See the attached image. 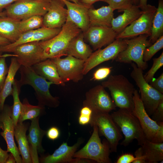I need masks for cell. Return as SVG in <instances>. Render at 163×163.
<instances>
[{"instance_id":"cell-1","label":"cell","mask_w":163,"mask_h":163,"mask_svg":"<svg viewBox=\"0 0 163 163\" xmlns=\"http://www.w3.org/2000/svg\"><path fill=\"white\" fill-rule=\"evenodd\" d=\"M19 70L20 78L19 80L16 79L15 80L20 92L22 86L29 85L35 91L38 105L51 108L59 106L60 104L59 97L53 96L49 90L50 86L54 84L53 83L47 81L45 78L37 74L31 67L21 66Z\"/></svg>"},{"instance_id":"cell-22","label":"cell","mask_w":163,"mask_h":163,"mask_svg":"<svg viewBox=\"0 0 163 163\" xmlns=\"http://www.w3.org/2000/svg\"><path fill=\"white\" fill-rule=\"evenodd\" d=\"M79 138L72 146L68 145L67 142H63L51 155L41 157L40 161L43 163H70L77 150L83 143Z\"/></svg>"},{"instance_id":"cell-20","label":"cell","mask_w":163,"mask_h":163,"mask_svg":"<svg viewBox=\"0 0 163 163\" xmlns=\"http://www.w3.org/2000/svg\"><path fill=\"white\" fill-rule=\"evenodd\" d=\"M40 117L31 120L27 137L30 148V152L32 163H39L38 154H42L45 151L42 145L43 138L46 131L40 127Z\"/></svg>"},{"instance_id":"cell-50","label":"cell","mask_w":163,"mask_h":163,"mask_svg":"<svg viewBox=\"0 0 163 163\" xmlns=\"http://www.w3.org/2000/svg\"><path fill=\"white\" fill-rule=\"evenodd\" d=\"M92 113V110L89 107L86 106H83L80 110V114L91 116Z\"/></svg>"},{"instance_id":"cell-30","label":"cell","mask_w":163,"mask_h":163,"mask_svg":"<svg viewBox=\"0 0 163 163\" xmlns=\"http://www.w3.org/2000/svg\"><path fill=\"white\" fill-rule=\"evenodd\" d=\"M146 163H163V143H155L146 139L141 146Z\"/></svg>"},{"instance_id":"cell-21","label":"cell","mask_w":163,"mask_h":163,"mask_svg":"<svg viewBox=\"0 0 163 163\" xmlns=\"http://www.w3.org/2000/svg\"><path fill=\"white\" fill-rule=\"evenodd\" d=\"M61 0L67 7V20L71 21L82 32L86 31L90 26L88 14L89 8L66 0Z\"/></svg>"},{"instance_id":"cell-56","label":"cell","mask_w":163,"mask_h":163,"mask_svg":"<svg viewBox=\"0 0 163 163\" xmlns=\"http://www.w3.org/2000/svg\"><path fill=\"white\" fill-rule=\"evenodd\" d=\"M6 16V15L5 11H2L0 12V17L4 16Z\"/></svg>"},{"instance_id":"cell-51","label":"cell","mask_w":163,"mask_h":163,"mask_svg":"<svg viewBox=\"0 0 163 163\" xmlns=\"http://www.w3.org/2000/svg\"><path fill=\"white\" fill-rule=\"evenodd\" d=\"M16 163L15 158L13 154L10 153L8 154V158L6 160L5 163Z\"/></svg>"},{"instance_id":"cell-48","label":"cell","mask_w":163,"mask_h":163,"mask_svg":"<svg viewBox=\"0 0 163 163\" xmlns=\"http://www.w3.org/2000/svg\"><path fill=\"white\" fill-rule=\"evenodd\" d=\"M91 160L79 158H73L70 163H95Z\"/></svg>"},{"instance_id":"cell-46","label":"cell","mask_w":163,"mask_h":163,"mask_svg":"<svg viewBox=\"0 0 163 163\" xmlns=\"http://www.w3.org/2000/svg\"><path fill=\"white\" fill-rule=\"evenodd\" d=\"M77 1L78 3L90 8L95 2L99 1L105 2V0H77Z\"/></svg>"},{"instance_id":"cell-53","label":"cell","mask_w":163,"mask_h":163,"mask_svg":"<svg viewBox=\"0 0 163 163\" xmlns=\"http://www.w3.org/2000/svg\"><path fill=\"white\" fill-rule=\"evenodd\" d=\"M10 43V42L7 39L0 37V46L6 45Z\"/></svg>"},{"instance_id":"cell-15","label":"cell","mask_w":163,"mask_h":163,"mask_svg":"<svg viewBox=\"0 0 163 163\" xmlns=\"http://www.w3.org/2000/svg\"><path fill=\"white\" fill-rule=\"evenodd\" d=\"M82 32L85 41L94 51L111 43L118 34L111 27L99 26H90Z\"/></svg>"},{"instance_id":"cell-44","label":"cell","mask_w":163,"mask_h":163,"mask_svg":"<svg viewBox=\"0 0 163 163\" xmlns=\"http://www.w3.org/2000/svg\"><path fill=\"white\" fill-rule=\"evenodd\" d=\"M134 154L136 159L132 163H146L143 158L141 146L136 151Z\"/></svg>"},{"instance_id":"cell-2","label":"cell","mask_w":163,"mask_h":163,"mask_svg":"<svg viewBox=\"0 0 163 163\" xmlns=\"http://www.w3.org/2000/svg\"><path fill=\"white\" fill-rule=\"evenodd\" d=\"M82 32L71 21L66 20L56 35L49 40L39 42L43 60L66 56L70 41Z\"/></svg>"},{"instance_id":"cell-5","label":"cell","mask_w":163,"mask_h":163,"mask_svg":"<svg viewBox=\"0 0 163 163\" xmlns=\"http://www.w3.org/2000/svg\"><path fill=\"white\" fill-rule=\"evenodd\" d=\"M149 36L141 34L130 38L124 39L127 44L125 49L118 55L115 61L127 64L135 63L137 67L143 70L148 67L147 62L143 60L145 48L152 44L149 40Z\"/></svg>"},{"instance_id":"cell-19","label":"cell","mask_w":163,"mask_h":163,"mask_svg":"<svg viewBox=\"0 0 163 163\" xmlns=\"http://www.w3.org/2000/svg\"><path fill=\"white\" fill-rule=\"evenodd\" d=\"M65 4L61 0H52L46 13L43 16V27L51 28H61L67 18Z\"/></svg>"},{"instance_id":"cell-45","label":"cell","mask_w":163,"mask_h":163,"mask_svg":"<svg viewBox=\"0 0 163 163\" xmlns=\"http://www.w3.org/2000/svg\"><path fill=\"white\" fill-rule=\"evenodd\" d=\"M3 128L2 123L0 121V129ZM8 154L7 151L3 150L0 147V163H5Z\"/></svg>"},{"instance_id":"cell-24","label":"cell","mask_w":163,"mask_h":163,"mask_svg":"<svg viewBox=\"0 0 163 163\" xmlns=\"http://www.w3.org/2000/svg\"><path fill=\"white\" fill-rule=\"evenodd\" d=\"M123 11L122 14L113 18L111 22V28L118 34L137 19L142 13L138 5H134Z\"/></svg>"},{"instance_id":"cell-41","label":"cell","mask_w":163,"mask_h":163,"mask_svg":"<svg viewBox=\"0 0 163 163\" xmlns=\"http://www.w3.org/2000/svg\"><path fill=\"white\" fill-rule=\"evenodd\" d=\"M150 85L163 94V73L157 78H154L149 82Z\"/></svg>"},{"instance_id":"cell-27","label":"cell","mask_w":163,"mask_h":163,"mask_svg":"<svg viewBox=\"0 0 163 163\" xmlns=\"http://www.w3.org/2000/svg\"><path fill=\"white\" fill-rule=\"evenodd\" d=\"M27 123L18 122L14 127V136L18 145V149L23 163H32L30 152L29 145L26 133Z\"/></svg>"},{"instance_id":"cell-26","label":"cell","mask_w":163,"mask_h":163,"mask_svg":"<svg viewBox=\"0 0 163 163\" xmlns=\"http://www.w3.org/2000/svg\"><path fill=\"white\" fill-rule=\"evenodd\" d=\"M114 10L110 6H103L95 9L90 8L88 14L90 26H99L111 27L112 21L114 18Z\"/></svg>"},{"instance_id":"cell-12","label":"cell","mask_w":163,"mask_h":163,"mask_svg":"<svg viewBox=\"0 0 163 163\" xmlns=\"http://www.w3.org/2000/svg\"><path fill=\"white\" fill-rule=\"evenodd\" d=\"M157 8L155 6L147 4L142 10V14L136 20L118 34L117 39L130 38L141 34L151 35L153 19Z\"/></svg>"},{"instance_id":"cell-31","label":"cell","mask_w":163,"mask_h":163,"mask_svg":"<svg viewBox=\"0 0 163 163\" xmlns=\"http://www.w3.org/2000/svg\"><path fill=\"white\" fill-rule=\"evenodd\" d=\"M163 0H158V6L154 15L149 40L152 44L163 35Z\"/></svg>"},{"instance_id":"cell-49","label":"cell","mask_w":163,"mask_h":163,"mask_svg":"<svg viewBox=\"0 0 163 163\" xmlns=\"http://www.w3.org/2000/svg\"><path fill=\"white\" fill-rule=\"evenodd\" d=\"M18 0H0V12L2 11L3 8Z\"/></svg>"},{"instance_id":"cell-16","label":"cell","mask_w":163,"mask_h":163,"mask_svg":"<svg viewBox=\"0 0 163 163\" xmlns=\"http://www.w3.org/2000/svg\"><path fill=\"white\" fill-rule=\"evenodd\" d=\"M11 115V106L4 105L0 113V121L3 125V131L0 134L6 142L7 152L13 154L16 163H22V158L14 140V126Z\"/></svg>"},{"instance_id":"cell-9","label":"cell","mask_w":163,"mask_h":163,"mask_svg":"<svg viewBox=\"0 0 163 163\" xmlns=\"http://www.w3.org/2000/svg\"><path fill=\"white\" fill-rule=\"evenodd\" d=\"M134 107L132 113L138 119L146 139L154 142L158 137L163 136V122H156L146 112L138 91L133 94Z\"/></svg>"},{"instance_id":"cell-17","label":"cell","mask_w":163,"mask_h":163,"mask_svg":"<svg viewBox=\"0 0 163 163\" xmlns=\"http://www.w3.org/2000/svg\"><path fill=\"white\" fill-rule=\"evenodd\" d=\"M61 28H51L42 27L21 34L15 42L0 46V52H12L17 46L26 43L46 40L53 37L60 31Z\"/></svg>"},{"instance_id":"cell-58","label":"cell","mask_w":163,"mask_h":163,"mask_svg":"<svg viewBox=\"0 0 163 163\" xmlns=\"http://www.w3.org/2000/svg\"><path fill=\"white\" fill-rule=\"evenodd\" d=\"M2 53L0 52V58L2 57L3 56V55H2Z\"/></svg>"},{"instance_id":"cell-38","label":"cell","mask_w":163,"mask_h":163,"mask_svg":"<svg viewBox=\"0 0 163 163\" xmlns=\"http://www.w3.org/2000/svg\"><path fill=\"white\" fill-rule=\"evenodd\" d=\"M13 54H5L0 58V92L2 90L7 75L8 68L6 63L5 58L7 57H15Z\"/></svg>"},{"instance_id":"cell-55","label":"cell","mask_w":163,"mask_h":163,"mask_svg":"<svg viewBox=\"0 0 163 163\" xmlns=\"http://www.w3.org/2000/svg\"><path fill=\"white\" fill-rule=\"evenodd\" d=\"M133 4L135 5H138L139 0H133Z\"/></svg>"},{"instance_id":"cell-4","label":"cell","mask_w":163,"mask_h":163,"mask_svg":"<svg viewBox=\"0 0 163 163\" xmlns=\"http://www.w3.org/2000/svg\"><path fill=\"white\" fill-rule=\"evenodd\" d=\"M111 115L124 135L121 145L126 146L134 139L137 140L138 145H142L146 139L138 119L132 112L119 108Z\"/></svg>"},{"instance_id":"cell-7","label":"cell","mask_w":163,"mask_h":163,"mask_svg":"<svg viewBox=\"0 0 163 163\" xmlns=\"http://www.w3.org/2000/svg\"><path fill=\"white\" fill-rule=\"evenodd\" d=\"M131 65L132 68L131 77L139 89L140 98L146 112L149 116H151L159 103L163 100V94L145 80L142 69L134 62Z\"/></svg>"},{"instance_id":"cell-10","label":"cell","mask_w":163,"mask_h":163,"mask_svg":"<svg viewBox=\"0 0 163 163\" xmlns=\"http://www.w3.org/2000/svg\"><path fill=\"white\" fill-rule=\"evenodd\" d=\"M50 3L34 0H19L6 7L7 16L18 20L35 15L43 16L47 12Z\"/></svg>"},{"instance_id":"cell-28","label":"cell","mask_w":163,"mask_h":163,"mask_svg":"<svg viewBox=\"0 0 163 163\" xmlns=\"http://www.w3.org/2000/svg\"><path fill=\"white\" fill-rule=\"evenodd\" d=\"M20 21L7 16L0 17V37L7 39L11 43L16 41L21 34Z\"/></svg>"},{"instance_id":"cell-54","label":"cell","mask_w":163,"mask_h":163,"mask_svg":"<svg viewBox=\"0 0 163 163\" xmlns=\"http://www.w3.org/2000/svg\"><path fill=\"white\" fill-rule=\"evenodd\" d=\"M34 0L39 1L43 2L50 3L51 2V1L52 0Z\"/></svg>"},{"instance_id":"cell-47","label":"cell","mask_w":163,"mask_h":163,"mask_svg":"<svg viewBox=\"0 0 163 163\" xmlns=\"http://www.w3.org/2000/svg\"><path fill=\"white\" fill-rule=\"evenodd\" d=\"M91 116L79 115L78 118L79 123L82 125H85L90 123Z\"/></svg>"},{"instance_id":"cell-39","label":"cell","mask_w":163,"mask_h":163,"mask_svg":"<svg viewBox=\"0 0 163 163\" xmlns=\"http://www.w3.org/2000/svg\"><path fill=\"white\" fill-rule=\"evenodd\" d=\"M112 67H104L97 69L94 73L91 80L100 81L106 78L110 74Z\"/></svg>"},{"instance_id":"cell-36","label":"cell","mask_w":163,"mask_h":163,"mask_svg":"<svg viewBox=\"0 0 163 163\" xmlns=\"http://www.w3.org/2000/svg\"><path fill=\"white\" fill-rule=\"evenodd\" d=\"M153 63L152 67L144 75L145 80L149 83L154 78L156 72L163 66V52L158 57L153 58Z\"/></svg>"},{"instance_id":"cell-3","label":"cell","mask_w":163,"mask_h":163,"mask_svg":"<svg viewBox=\"0 0 163 163\" xmlns=\"http://www.w3.org/2000/svg\"><path fill=\"white\" fill-rule=\"evenodd\" d=\"M101 85L110 91L111 98L116 107L132 112L134 105V85L124 75H111Z\"/></svg>"},{"instance_id":"cell-25","label":"cell","mask_w":163,"mask_h":163,"mask_svg":"<svg viewBox=\"0 0 163 163\" xmlns=\"http://www.w3.org/2000/svg\"><path fill=\"white\" fill-rule=\"evenodd\" d=\"M92 53L90 45L85 41L82 32L70 41L66 51V56L70 55L85 61Z\"/></svg>"},{"instance_id":"cell-11","label":"cell","mask_w":163,"mask_h":163,"mask_svg":"<svg viewBox=\"0 0 163 163\" xmlns=\"http://www.w3.org/2000/svg\"><path fill=\"white\" fill-rule=\"evenodd\" d=\"M126 46L125 39H117L104 48L95 50L85 61L83 74L86 75L93 69L103 62L115 60Z\"/></svg>"},{"instance_id":"cell-13","label":"cell","mask_w":163,"mask_h":163,"mask_svg":"<svg viewBox=\"0 0 163 163\" xmlns=\"http://www.w3.org/2000/svg\"><path fill=\"white\" fill-rule=\"evenodd\" d=\"M101 85L87 91L83 102V106L89 107L93 112L109 113L117 107L108 92Z\"/></svg>"},{"instance_id":"cell-8","label":"cell","mask_w":163,"mask_h":163,"mask_svg":"<svg viewBox=\"0 0 163 163\" xmlns=\"http://www.w3.org/2000/svg\"><path fill=\"white\" fill-rule=\"evenodd\" d=\"M90 124L97 126L99 135L104 136L111 152H116L119 141L123 139L121 132L109 113L93 112Z\"/></svg>"},{"instance_id":"cell-14","label":"cell","mask_w":163,"mask_h":163,"mask_svg":"<svg viewBox=\"0 0 163 163\" xmlns=\"http://www.w3.org/2000/svg\"><path fill=\"white\" fill-rule=\"evenodd\" d=\"M52 59L56 66L60 78L64 83L71 81L78 82L83 79L84 60L70 55L63 58L58 57Z\"/></svg>"},{"instance_id":"cell-32","label":"cell","mask_w":163,"mask_h":163,"mask_svg":"<svg viewBox=\"0 0 163 163\" xmlns=\"http://www.w3.org/2000/svg\"><path fill=\"white\" fill-rule=\"evenodd\" d=\"M18 123H23L27 120H32L40 117L44 113L45 107L30 104L27 98L24 99Z\"/></svg>"},{"instance_id":"cell-43","label":"cell","mask_w":163,"mask_h":163,"mask_svg":"<svg viewBox=\"0 0 163 163\" xmlns=\"http://www.w3.org/2000/svg\"><path fill=\"white\" fill-rule=\"evenodd\" d=\"M136 159V158L133 155L125 153L120 156L116 162V163H131Z\"/></svg>"},{"instance_id":"cell-59","label":"cell","mask_w":163,"mask_h":163,"mask_svg":"<svg viewBox=\"0 0 163 163\" xmlns=\"http://www.w3.org/2000/svg\"><path fill=\"white\" fill-rule=\"evenodd\" d=\"M1 111L0 110V113Z\"/></svg>"},{"instance_id":"cell-29","label":"cell","mask_w":163,"mask_h":163,"mask_svg":"<svg viewBox=\"0 0 163 163\" xmlns=\"http://www.w3.org/2000/svg\"><path fill=\"white\" fill-rule=\"evenodd\" d=\"M21 65L17 61L15 57H12L10 65L6 77L3 88L0 92V110L2 111L4 105V103L7 97L11 95L12 86L14 81V77Z\"/></svg>"},{"instance_id":"cell-33","label":"cell","mask_w":163,"mask_h":163,"mask_svg":"<svg viewBox=\"0 0 163 163\" xmlns=\"http://www.w3.org/2000/svg\"><path fill=\"white\" fill-rule=\"evenodd\" d=\"M43 16L35 15L20 21L19 29L22 33L35 30L43 27Z\"/></svg>"},{"instance_id":"cell-40","label":"cell","mask_w":163,"mask_h":163,"mask_svg":"<svg viewBox=\"0 0 163 163\" xmlns=\"http://www.w3.org/2000/svg\"><path fill=\"white\" fill-rule=\"evenodd\" d=\"M151 116V118L156 122H163V100L159 103Z\"/></svg>"},{"instance_id":"cell-37","label":"cell","mask_w":163,"mask_h":163,"mask_svg":"<svg viewBox=\"0 0 163 163\" xmlns=\"http://www.w3.org/2000/svg\"><path fill=\"white\" fill-rule=\"evenodd\" d=\"M105 2L114 10H118L120 12L134 5L133 0H105Z\"/></svg>"},{"instance_id":"cell-57","label":"cell","mask_w":163,"mask_h":163,"mask_svg":"<svg viewBox=\"0 0 163 163\" xmlns=\"http://www.w3.org/2000/svg\"><path fill=\"white\" fill-rule=\"evenodd\" d=\"M68 1H71L73 3H78L77 0H66Z\"/></svg>"},{"instance_id":"cell-6","label":"cell","mask_w":163,"mask_h":163,"mask_svg":"<svg viewBox=\"0 0 163 163\" xmlns=\"http://www.w3.org/2000/svg\"><path fill=\"white\" fill-rule=\"evenodd\" d=\"M93 127V132L87 143L76 152L73 157L89 159L98 163L112 162L109 157L111 151L109 142L105 139L102 142L97 127L94 126Z\"/></svg>"},{"instance_id":"cell-52","label":"cell","mask_w":163,"mask_h":163,"mask_svg":"<svg viewBox=\"0 0 163 163\" xmlns=\"http://www.w3.org/2000/svg\"><path fill=\"white\" fill-rule=\"evenodd\" d=\"M148 0H139L138 6L141 10H144L146 7Z\"/></svg>"},{"instance_id":"cell-35","label":"cell","mask_w":163,"mask_h":163,"mask_svg":"<svg viewBox=\"0 0 163 163\" xmlns=\"http://www.w3.org/2000/svg\"><path fill=\"white\" fill-rule=\"evenodd\" d=\"M163 47V35L160 37L154 43L145 49L143 60L146 62L149 61L152 57Z\"/></svg>"},{"instance_id":"cell-23","label":"cell","mask_w":163,"mask_h":163,"mask_svg":"<svg viewBox=\"0 0 163 163\" xmlns=\"http://www.w3.org/2000/svg\"><path fill=\"white\" fill-rule=\"evenodd\" d=\"M31 67L37 74L54 84L65 85V83L60 78L56 66L52 59H46Z\"/></svg>"},{"instance_id":"cell-42","label":"cell","mask_w":163,"mask_h":163,"mask_svg":"<svg viewBox=\"0 0 163 163\" xmlns=\"http://www.w3.org/2000/svg\"><path fill=\"white\" fill-rule=\"evenodd\" d=\"M60 131L58 128L53 126L46 131V135L50 140H54L58 139L60 135Z\"/></svg>"},{"instance_id":"cell-34","label":"cell","mask_w":163,"mask_h":163,"mask_svg":"<svg viewBox=\"0 0 163 163\" xmlns=\"http://www.w3.org/2000/svg\"><path fill=\"white\" fill-rule=\"evenodd\" d=\"M20 92L19 91L15 79L12 86V91L11 95L13 99V105L11 106V115L14 126H15L18 122L21 114L22 104L19 98Z\"/></svg>"},{"instance_id":"cell-18","label":"cell","mask_w":163,"mask_h":163,"mask_svg":"<svg viewBox=\"0 0 163 163\" xmlns=\"http://www.w3.org/2000/svg\"><path fill=\"white\" fill-rule=\"evenodd\" d=\"M12 53L18 63L25 67H31L43 61V52L39 42H30L16 47Z\"/></svg>"}]
</instances>
